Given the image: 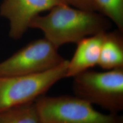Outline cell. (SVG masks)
Returning <instances> with one entry per match:
<instances>
[{"mask_svg": "<svg viewBox=\"0 0 123 123\" xmlns=\"http://www.w3.org/2000/svg\"><path fill=\"white\" fill-rule=\"evenodd\" d=\"M65 61L45 38L32 41L0 62V77L34 74L50 70Z\"/></svg>", "mask_w": 123, "mask_h": 123, "instance_id": "obj_5", "label": "cell"}, {"mask_svg": "<svg viewBox=\"0 0 123 123\" xmlns=\"http://www.w3.org/2000/svg\"><path fill=\"white\" fill-rule=\"evenodd\" d=\"M41 123H123L119 113H101L76 96H43L35 100Z\"/></svg>", "mask_w": 123, "mask_h": 123, "instance_id": "obj_3", "label": "cell"}, {"mask_svg": "<svg viewBox=\"0 0 123 123\" xmlns=\"http://www.w3.org/2000/svg\"><path fill=\"white\" fill-rule=\"evenodd\" d=\"M123 33L118 29L105 33L98 63L103 70L123 68Z\"/></svg>", "mask_w": 123, "mask_h": 123, "instance_id": "obj_8", "label": "cell"}, {"mask_svg": "<svg viewBox=\"0 0 123 123\" xmlns=\"http://www.w3.org/2000/svg\"><path fill=\"white\" fill-rule=\"evenodd\" d=\"M111 27V21L101 14L64 4L52 8L47 14L37 15L30 25V28L42 31L44 38L57 49L108 31Z\"/></svg>", "mask_w": 123, "mask_h": 123, "instance_id": "obj_1", "label": "cell"}, {"mask_svg": "<svg viewBox=\"0 0 123 123\" xmlns=\"http://www.w3.org/2000/svg\"><path fill=\"white\" fill-rule=\"evenodd\" d=\"M63 4L59 0H4L0 15L9 24V37L19 39L24 36L34 18Z\"/></svg>", "mask_w": 123, "mask_h": 123, "instance_id": "obj_6", "label": "cell"}, {"mask_svg": "<svg viewBox=\"0 0 123 123\" xmlns=\"http://www.w3.org/2000/svg\"><path fill=\"white\" fill-rule=\"evenodd\" d=\"M73 78L75 96L109 113L123 110V68L104 72L88 70Z\"/></svg>", "mask_w": 123, "mask_h": 123, "instance_id": "obj_2", "label": "cell"}, {"mask_svg": "<svg viewBox=\"0 0 123 123\" xmlns=\"http://www.w3.org/2000/svg\"><path fill=\"white\" fill-rule=\"evenodd\" d=\"M59 1L63 4L76 8L98 12L93 0H59Z\"/></svg>", "mask_w": 123, "mask_h": 123, "instance_id": "obj_11", "label": "cell"}, {"mask_svg": "<svg viewBox=\"0 0 123 123\" xmlns=\"http://www.w3.org/2000/svg\"><path fill=\"white\" fill-rule=\"evenodd\" d=\"M0 123H41L35 101L1 111Z\"/></svg>", "mask_w": 123, "mask_h": 123, "instance_id": "obj_9", "label": "cell"}, {"mask_svg": "<svg viewBox=\"0 0 123 123\" xmlns=\"http://www.w3.org/2000/svg\"><path fill=\"white\" fill-rule=\"evenodd\" d=\"M68 61L43 73L0 77V112L34 102L52 86L66 78Z\"/></svg>", "mask_w": 123, "mask_h": 123, "instance_id": "obj_4", "label": "cell"}, {"mask_svg": "<svg viewBox=\"0 0 123 123\" xmlns=\"http://www.w3.org/2000/svg\"><path fill=\"white\" fill-rule=\"evenodd\" d=\"M98 9L123 32V0H93Z\"/></svg>", "mask_w": 123, "mask_h": 123, "instance_id": "obj_10", "label": "cell"}, {"mask_svg": "<svg viewBox=\"0 0 123 123\" xmlns=\"http://www.w3.org/2000/svg\"><path fill=\"white\" fill-rule=\"evenodd\" d=\"M105 32H101L81 40L73 57L68 61L66 78H74L83 72L98 65L101 45Z\"/></svg>", "mask_w": 123, "mask_h": 123, "instance_id": "obj_7", "label": "cell"}]
</instances>
